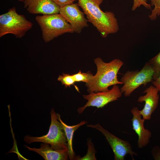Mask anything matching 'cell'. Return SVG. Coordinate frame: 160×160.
Instances as JSON below:
<instances>
[{
	"instance_id": "obj_1",
	"label": "cell",
	"mask_w": 160,
	"mask_h": 160,
	"mask_svg": "<svg viewBox=\"0 0 160 160\" xmlns=\"http://www.w3.org/2000/svg\"><path fill=\"white\" fill-rule=\"evenodd\" d=\"M88 22L95 27L103 38L117 33L119 30L117 20L111 11L103 12L100 6L104 0H77Z\"/></svg>"
},
{
	"instance_id": "obj_2",
	"label": "cell",
	"mask_w": 160,
	"mask_h": 160,
	"mask_svg": "<svg viewBox=\"0 0 160 160\" xmlns=\"http://www.w3.org/2000/svg\"><path fill=\"white\" fill-rule=\"evenodd\" d=\"M94 61L97 68L96 74L91 79L85 83L87 91L89 93L98 92L108 90V87L115 84H123L118 79L117 74L123 62L119 59H115L109 63L104 62L97 57Z\"/></svg>"
},
{
	"instance_id": "obj_3",
	"label": "cell",
	"mask_w": 160,
	"mask_h": 160,
	"mask_svg": "<svg viewBox=\"0 0 160 160\" xmlns=\"http://www.w3.org/2000/svg\"><path fill=\"white\" fill-rule=\"evenodd\" d=\"M36 20L41 28L45 42L65 33L74 32L71 25L60 13L36 16Z\"/></svg>"
},
{
	"instance_id": "obj_4",
	"label": "cell",
	"mask_w": 160,
	"mask_h": 160,
	"mask_svg": "<svg viewBox=\"0 0 160 160\" xmlns=\"http://www.w3.org/2000/svg\"><path fill=\"white\" fill-rule=\"evenodd\" d=\"M51 122L47 134L40 137L25 136L24 138L27 143L42 142L48 143L51 147L56 150L67 149L68 143L65 134L60 122L57 119V113L54 108L50 112Z\"/></svg>"
},
{
	"instance_id": "obj_5",
	"label": "cell",
	"mask_w": 160,
	"mask_h": 160,
	"mask_svg": "<svg viewBox=\"0 0 160 160\" xmlns=\"http://www.w3.org/2000/svg\"><path fill=\"white\" fill-rule=\"evenodd\" d=\"M33 25L32 22L28 20L24 15L18 14L15 8L13 7L0 15V37L11 33L17 38H21Z\"/></svg>"
},
{
	"instance_id": "obj_6",
	"label": "cell",
	"mask_w": 160,
	"mask_h": 160,
	"mask_svg": "<svg viewBox=\"0 0 160 160\" xmlns=\"http://www.w3.org/2000/svg\"><path fill=\"white\" fill-rule=\"evenodd\" d=\"M154 71L148 62L145 63L140 71H127L121 77L120 81L123 86L120 89L121 93L126 97L131 94L140 86H146L152 82Z\"/></svg>"
},
{
	"instance_id": "obj_7",
	"label": "cell",
	"mask_w": 160,
	"mask_h": 160,
	"mask_svg": "<svg viewBox=\"0 0 160 160\" xmlns=\"http://www.w3.org/2000/svg\"><path fill=\"white\" fill-rule=\"evenodd\" d=\"M87 126L97 129L104 136L113 152L115 160H124L125 156L127 154L130 155L132 160H134V155L137 156V154L132 150L131 145L129 142L115 136L103 128L99 123Z\"/></svg>"
},
{
	"instance_id": "obj_8",
	"label": "cell",
	"mask_w": 160,
	"mask_h": 160,
	"mask_svg": "<svg viewBox=\"0 0 160 160\" xmlns=\"http://www.w3.org/2000/svg\"><path fill=\"white\" fill-rule=\"evenodd\" d=\"M89 93L83 95V98L87 101L83 106L77 109L79 114L82 113L88 107L102 108L109 103L118 100L122 94L118 84L113 85L111 89L107 91Z\"/></svg>"
},
{
	"instance_id": "obj_9",
	"label": "cell",
	"mask_w": 160,
	"mask_h": 160,
	"mask_svg": "<svg viewBox=\"0 0 160 160\" xmlns=\"http://www.w3.org/2000/svg\"><path fill=\"white\" fill-rule=\"evenodd\" d=\"M59 13L71 25L74 32L80 33L83 29L88 27L87 20L79 9L78 4L73 3L60 7Z\"/></svg>"
},
{
	"instance_id": "obj_10",
	"label": "cell",
	"mask_w": 160,
	"mask_h": 160,
	"mask_svg": "<svg viewBox=\"0 0 160 160\" xmlns=\"http://www.w3.org/2000/svg\"><path fill=\"white\" fill-rule=\"evenodd\" d=\"M159 92L155 87L150 85L143 91L145 95L140 96L137 99L139 103L145 102L143 108L140 111L145 120L151 119L152 113L158 107L159 98Z\"/></svg>"
},
{
	"instance_id": "obj_11",
	"label": "cell",
	"mask_w": 160,
	"mask_h": 160,
	"mask_svg": "<svg viewBox=\"0 0 160 160\" xmlns=\"http://www.w3.org/2000/svg\"><path fill=\"white\" fill-rule=\"evenodd\" d=\"M131 111L133 116L131 119L132 129L138 137L137 145L139 148H141L149 143L152 133L148 130L145 129L144 124L145 120L142 118V116L138 108L134 107Z\"/></svg>"
},
{
	"instance_id": "obj_12",
	"label": "cell",
	"mask_w": 160,
	"mask_h": 160,
	"mask_svg": "<svg viewBox=\"0 0 160 160\" xmlns=\"http://www.w3.org/2000/svg\"><path fill=\"white\" fill-rule=\"evenodd\" d=\"M24 7L32 14L49 15L59 13L60 7L52 0H25Z\"/></svg>"
},
{
	"instance_id": "obj_13",
	"label": "cell",
	"mask_w": 160,
	"mask_h": 160,
	"mask_svg": "<svg viewBox=\"0 0 160 160\" xmlns=\"http://www.w3.org/2000/svg\"><path fill=\"white\" fill-rule=\"evenodd\" d=\"M28 150L34 151L41 156L45 160H67L69 156L67 149L56 150L52 148L50 145L42 143L40 148H31L24 145Z\"/></svg>"
},
{
	"instance_id": "obj_14",
	"label": "cell",
	"mask_w": 160,
	"mask_h": 160,
	"mask_svg": "<svg viewBox=\"0 0 160 160\" xmlns=\"http://www.w3.org/2000/svg\"><path fill=\"white\" fill-rule=\"evenodd\" d=\"M57 119L60 122L62 127L65 132L68 143V152L69 159L71 160H73L75 156L73 148V134L77 129L80 127L87 123V122L84 120L81 121L76 125L69 126L61 120L60 115L57 113Z\"/></svg>"
},
{
	"instance_id": "obj_15",
	"label": "cell",
	"mask_w": 160,
	"mask_h": 160,
	"mask_svg": "<svg viewBox=\"0 0 160 160\" xmlns=\"http://www.w3.org/2000/svg\"><path fill=\"white\" fill-rule=\"evenodd\" d=\"M88 146L87 152L86 154L82 157L80 156H75L73 160H96L95 156L96 151L95 149L94 145L92 142L90 138H88L87 140Z\"/></svg>"
},
{
	"instance_id": "obj_16",
	"label": "cell",
	"mask_w": 160,
	"mask_h": 160,
	"mask_svg": "<svg viewBox=\"0 0 160 160\" xmlns=\"http://www.w3.org/2000/svg\"><path fill=\"white\" fill-rule=\"evenodd\" d=\"M73 75L76 82L81 81L85 83H88L93 76L90 71L86 73H82L80 70L77 73L73 74Z\"/></svg>"
},
{
	"instance_id": "obj_17",
	"label": "cell",
	"mask_w": 160,
	"mask_h": 160,
	"mask_svg": "<svg viewBox=\"0 0 160 160\" xmlns=\"http://www.w3.org/2000/svg\"><path fill=\"white\" fill-rule=\"evenodd\" d=\"M57 80L60 81L63 85H64L65 88L70 87L72 85H74L76 81L73 74L62 73V75H59Z\"/></svg>"
},
{
	"instance_id": "obj_18",
	"label": "cell",
	"mask_w": 160,
	"mask_h": 160,
	"mask_svg": "<svg viewBox=\"0 0 160 160\" xmlns=\"http://www.w3.org/2000/svg\"><path fill=\"white\" fill-rule=\"evenodd\" d=\"M151 6L154 7L149 15V18L151 20H155L160 15V0H149Z\"/></svg>"
},
{
	"instance_id": "obj_19",
	"label": "cell",
	"mask_w": 160,
	"mask_h": 160,
	"mask_svg": "<svg viewBox=\"0 0 160 160\" xmlns=\"http://www.w3.org/2000/svg\"><path fill=\"white\" fill-rule=\"evenodd\" d=\"M155 73L160 72V52L148 61Z\"/></svg>"
},
{
	"instance_id": "obj_20",
	"label": "cell",
	"mask_w": 160,
	"mask_h": 160,
	"mask_svg": "<svg viewBox=\"0 0 160 160\" xmlns=\"http://www.w3.org/2000/svg\"><path fill=\"white\" fill-rule=\"evenodd\" d=\"M141 5L143 6L145 8L148 9H151V5L147 3V0H133V5L132 7L133 11L135 10Z\"/></svg>"
},
{
	"instance_id": "obj_21",
	"label": "cell",
	"mask_w": 160,
	"mask_h": 160,
	"mask_svg": "<svg viewBox=\"0 0 160 160\" xmlns=\"http://www.w3.org/2000/svg\"><path fill=\"white\" fill-rule=\"evenodd\" d=\"M152 83L153 86L155 87L159 92H160V72H154L153 77V81Z\"/></svg>"
},
{
	"instance_id": "obj_22",
	"label": "cell",
	"mask_w": 160,
	"mask_h": 160,
	"mask_svg": "<svg viewBox=\"0 0 160 160\" xmlns=\"http://www.w3.org/2000/svg\"><path fill=\"white\" fill-rule=\"evenodd\" d=\"M151 153V155L155 160H160V147L156 145L152 149Z\"/></svg>"
},
{
	"instance_id": "obj_23",
	"label": "cell",
	"mask_w": 160,
	"mask_h": 160,
	"mask_svg": "<svg viewBox=\"0 0 160 160\" xmlns=\"http://www.w3.org/2000/svg\"><path fill=\"white\" fill-rule=\"evenodd\" d=\"M60 7L65 6L73 3L75 1L77 0H52Z\"/></svg>"
},
{
	"instance_id": "obj_24",
	"label": "cell",
	"mask_w": 160,
	"mask_h": 160,
	"mask_svg": "<svg viewBox=\"0 0 160 160\" xmlns=\"http://www.w3.org/2000/svg\"><path fill=\"white\" fill-rule=\"evenodd\" d=\"M19 1H21V2H24L25 0H17Z\"/></svg>"
}]
</instances>
